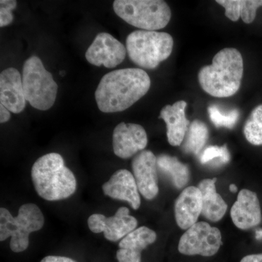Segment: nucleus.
Wrapping results in <instances>:
<instances>
[{
    "instance_id": "4468645a",
    "label": "nucleus",
    "mask_w": 262,
    "mask_h": 262,
    "mask_svg": "<svg viewBox=\"0 0 262 262\" xmlns=\"http://www.w3.org/2000/svg\"><path fill=\"white\" fill-rule=\"evenodd\" d=\"M234 225L241 229H249L261 222V211L257 194L248 189L239 192L230 211Z\"/></svg>"
},
{
    "instance_id": "aec40b11",
    "label": "nucleus",
    "mask_w": 262,
    "mask_h": 262,
    "mask_svg": "<svg viewBox=\"0 0 262 262\" xmlns=\"http://www.w3.org/2000/svg\"><path fill=\"white\" fill-rule=\"evenodd\" d=\"M157 165L163 173L170 177L173 185L178 189H182L189 182V168L176 157L160 155L157 158Z\"/></svg>"
},
{
    "instance_id": "5701e85b",
    "label": "nucleus",
    "mask_w": 262,
    "mask_h": 262,
    "mask_svg": "<svg viewBox=\"0 0 262 262\" xmlns=\"http://www.w3.org/2000/svg\"><path fill=\"white\" fill-rule=\"evenodd\" d=\"M208 111L211 122L216 127H224L231 129L238 121L239 113L237 110L222 112L218 106L212 105L208 107Z\"/></svg>"
},
{
    "instance_id": "f257e3e1",
    "label": "nucleus",
    "mask_w": 262,
    "mask_h": 262,
    "mask_svg": "<svg viewBox=\"0 0 262 262\" xmlns=\"http://www.w3.org/2000/svg\"><path fill=\"white\" fill-rule=\"evenodd\" d=\"M150 86L151 80L145 71L121 69L103 76L95 92V98L102 113H120L145 96Z\"/></svg>"
},
{
    "instance_id": "412c9836",
    "label": "nucleus",
    "mask_w": 262,
    "mask_h": 262,
    "mask_svg": "<svg viewBox=\"0 0 262 262\" xmlns=\"http://www.w3.org/2000/svg\"><path fill=\"white\" fill-rule=\"evenodd\" d=\"M208 129L204 122L194 120L191 123L183 149L187 154L198 155L206 145Z\"/></svg>"
},
{
    "instance_id": "f8f14e48",
    "label": "nucleus",
    "mask_w": 262,
    "mask_h": 262,
    "mask_svg": "<svg viewBox=\"0 0 262 262\" xmlns=\"http://www.w3.org/2000/svg\"><path fill=\"white\" fill-rule=\"evenodd\" d=\"M157 158L149 150H143L132 161L134 177L139 192L146 200H152L159 192Z\"/></svg>"
},
{
    "instance_id": "cd10ccee",
    "label": "nucleus",
    "mask_w": 262,
    "mask_h": 262,
    "mask_svg": "<svg viewBox=\"0 0 262 262\" xmlns=\"http://www.w3.org/2000/svg\"><path fill=\"white\" fill-rule=\"evenodd\" d=\"M40 262H77L72 258L61 256H48L41 260Z\"/></svg>"
},
{
    "instance_id": "a211bd4d",
    "label": "nucleus",
    "mask_w": 262,
    "mask_h": 262,
    "mask_svg": "<svg viewBox=\"0 0 262 262\" xmlns=\"http://www.w3.org/2000/svg\"><path fill=\"white\" fill-rule=\"evenodd\" d=\"M187 102L179 101L173 105L164 106L159 118L166 124L167 137L171 146H180L187 133L189 121L186 117Z\"/></svg>"
},
{
    "instance_id": "c85d7f7f",
    "label": "nucleus",
    "mask_w": 262,
    "mask_h": 262,
    "mask_svg": "<svg viewBox=\"0 0 262 262\" xmlns=\"http://www.w3.org/2000/svg\"><path fill=\"white\" fill-rule=\"evenodd\" d=\"M10 118V112L3 104H0V122L5 123L9 121Z\"/></svg>"
},
{
    "instance_id": "20e7f679",
    "label": "nucleus",
    "mask_w": 262,
    "mask_h": 262,
    "mask_svg": "<svg viewBox=\"0 0 262 262\" xmlns=\"http://www.w3.org/2000/svg\"><path fill=\"white\" fill-rule=\"evenodd\" d=\"M45 218L40 208L34 203L20 207L18 215L13 217L5 208H0V241L11 237L10 248L14 253H21L29 247V235L40 230Z\"/></svg>"
},
{
    "instance_id": "2eb2a0df",
    "label": "nucleus",
    "mask_w": 262,
    "mask_h": 262,
    "mask_svg": "<svg viewBox=\"0 0 262 262\" xmlns=\"http://www.w3.org/2000/svg\"><path fill=\"white\" fill-rule=\"evenodd\" d=\"M0 101L10 113H21L26 107L22 77L13 67L3 70L0 74Z\"/></svg>"
},
{
    "instance_id": "4be33fe9",
    "label": "nucleus",
    "mask_w": 262,
    "mask_h": 262,
    "mask_svg": "<svg viewBox=\"0 0 262 262\" xmlns=\"http://www.w3.org/2000/svg\"><path fill=\"white\" fill-rule=\"evenodd\" d=\"M246 140L255 146L262 145V104L253 108L245 123Z\"/></svg>"
},
{
    "instance_id": "39448f33",
    "label": "nucleus",
    "mask_w": 262,
    "mask_h": 262,
    "mask_svg": "<svg viewBox=\"0 0 262 262\" xmlns=\"http://www.w3.org/2000/svg\"><path fill=\"white\" fill-rule=\"evenodd\" d=\"M173 39L166 32L137 30L126 39V50L131 61L141 68L154 70L171 54Z\"/></svg>"
},
{
    "instance_id": "c756f323",
    "label": "nucleus",
    "mask_w": 262,
    "mask_h": 262,
    "mask_svg": "<svg viewBox=\"0 0 262 262\" xmlns=\"http://www.w3.org/2000/svg\"><path fill=\"white\" fill-rule=\"evenodd\" d=\"M241 262H262V253L248 255L243 258Z\"/></svg>"
},
{
    "instance_id": "6e6552de",
    "label": "nucleus",
    "mask_w": 262,
    "mask_h": 262,
    "mask_svg": "<svg viewBox=\"0 0 262 262\" xmlns=\"http://www.w3.org/2000/svg\"><path fill=\"white\" fill-rule=\"evenodd\" d=\"M220 229L206 222H196L187 229L179 243V251L187 256H212L222 246Z\"/></svg>"
},
{
    "instance_id": "6ab92c4d",
    "label": "nucleus",
    "mask_w": 262,
    "mask_h": 262,
    "mask_svg": "<svg viewBox=\"0 0 262 262\" xmlns=\"http://www.w3.org/2000/svg\"><path fill=\"white\" fill-rule=\"evenodd\" d=\"M215 182V178L206 179L198 185L202 195V215L213 222L222 220L227 210V203L216 192Z\"/></svg>"
},
{
    "instance_id": "f3484780",
    "label": "nucleus",
    "mask_w": 262,
    "mask_h": 262,
    "mask_svg": "<svg viewBox=\"0 0 262 262\" xmlns=\"http://www.w3.org/2000/svg\"><path fill=\"white\" fill-rule=\"evenodd\" d=\"M202 195L198 187H188L175 203V217L181 229H188L196 223L202 213Z\"/></svg>"
},
{
    "instance_id": "0eeeda50",
    "label": "nucleus",
    "mask_w": 262,
    "mask_h": 262,
    "mask_svg": "<svg viewBox=\"0 0 262 262\" xmlns=\"http://www.w3.org/2000/svg\"><path fill=\"white\" fill-rule=\"evenodd\" d=\"M22 83L26 99L32 107L46 111L53 106L58 84L37 56L30 57L24 63Z\"/></svg>"
},
{
    "instance_id": "dca6fc26",
    "label": "nucleus",
    "mask_w": 262,
    "mask_h": 262,
    "mask_svg": "<svg viewBox=\"0 0 262 262\" xmlns=\"http://www.w3.org/2000/svg\"><path fill=\"white\" fill-rule=\"evenodd\" d=\"M157 239V234L148 227H139L120 241L117 251L118 262H141V253Z\"/></svg>"
},
{
    "instance_id": "9d476101",
    "label": "nucleus",
    "mask_w": 262,
    "mask_h": 262,
    "mask_svg": "<svg viewBox=\"0 0 262 262\" xmlns=\"http://www.w3.org/2000/svg\"><path fill=\"white\" fill-rule=\"evenodd\" d=\"M127 50L122 42L106 32L98 34L85 53V58L91 64L113 69L122 63Z\"/></svg>"
},
{
    "instance_id": "bb28decb",
    "label": "nucleus",
    "mask_w": 262,
    "mask_h": 262,
    "mask_svg": "<svg viewBox=\"0 0 262 262\" xmlns=\"http://www.w3.org/2000/svg\"><path fill=\"white\" fill-rule=\"evenodd\" d=\"M216 3L225 9V15L232 21H237L241 18L239 0H217Z\"/></svg>"
},
{
    "instance_id": "ddd939ff",
    "label": "nucleus",
    "mask_w": 262,
    "mask_h": 262,
    "mask_svg": "<svg viewBox=\"0 0 262 262\" xmlns=\"http://www.w3.org/2000/svg\"><path fill=\"white\" fill-rule=\"evenodd\" d=\"M103 194L114 200L127 202L133 209H139L141 198L134 174L125 169H120L112 176L102 186Z\"/></svg>"
},
{
    "instance_id": "423d86ee",
    "label": "nucleus",
    "mask_w": 262,
    "mask_h": 262,
    "mask_svg": "<svg viewBox=\"0 0 262 262\" xmlns=\"http://www.w3.org/2000/svg\"><path fill=\"white\" fill-rule=\"evenodd\" d=\"M113 9L120 18L141 30H160L171 18L170 7L162 0H115Z\"/></svg>"
},
{
    "instance_id": "1a4fd4ad",
    "label": "nucleus",
    "mask_w": 262,
    "mask_h": 262,
    "mask_svg": "<svg viewBox=\"0 0 262 262\" xmlns=\"http://www.w3.org/2000/svg\"><path fill=\"white\" fill-rule=\"evenodd\" d=\"M88 225L94 233L103 232L105 238L111 242L121 241L135 230L138 221L130 215L126 207H121L113 216L106 217L101 213H94L89 217Z\"/></svg>"
},
{
    "instance_id": "f03ea898",
    "label": "nucleus",
    "mask_w": 262,
    "mask_h": 262,
    "mask_svg": "<svg viewBox=\"0 0 262 262\" xmlns=\"http://www.w3.org/2000/svg\"><path fill=\"white\" fill-rule=\"evenodd\" d=\"M244 76V59L238 50L224 48L213 57L212 64L205 66L198 80L207 94L216 98L230 97L239 91Z\"/></svg>"
},
{
    "instance_id": "a878e982",
    "label": "nucleus",
    "mask_w": 262,
    "mask_h": 262,
    "mask_svg": "<svg viewBox=\"0 0 262 262\" xmlns=\"http://www.w3.org/2000/svg\"><path fill=\"white\" fill-rule=\"evenodd\" d=\"M17 2L15 0H1L0 1V27L10 25L13 22L12 11L15 9Z\"/></svg>"
},
{
    "instance_id": "7c9ffc66",
    "label": "nucleus",
    "mask_w": 262,
    "mask_h": 262,
    "mask_svg": "<svg viewBox=\"0 0 262 262\" xmlns=\"http://www.w3.org/2000/svg\"><path fill=\"white\" fill-rule=\"evenodd\" d=\"M229 190H230L231 192H237V187H236L234 184H230V186H229Z\"/></svg>"
},
{
    "instance_id": "2f4dec72",
    "label": "nucleus",
    "mask_w": 262,
    "mask_h": 262,
    "mask_svg": "<svg viewBox=\"0 0 262 262\" xmlns=\"http://www.w3.org/2000/svg\"><path fill=\"white\" fill-rule=\"evenodd\" d=\"M256 237H257V238L262 237V230H261V232H257V236Z\"/></svg>"
},
{
    "instance_id": "7ed1b4c3",
    "label": "nucleus",
    "mask_w": 262,
    "mask_h": 262,
    "mask_svg": "<svg viewBox=\"0 0 262 262\" xmlns=\"http://www.w3.org/2000/svg\"><path fill=\"white\" fill-rule=\"evenodd\" d=\"M31 176L38 195L46 201L67 199L77 189L73 172L66 166L63 157L58 153H49L36 160Z\"/></svg>"
},
{
    "instance_id": "393cba45",
    "label": "nucleus",
    "mask_w": 262,
    "mask_h": 262,
    "mask_svg": "<svg viewBox=\"0 0 262 262\" xmlns=\"http://www.w3.org/2000/svg\"><path fill=\"white\" fill-rule=\"evenodd\" d=\"M241 17L244 23L251 24L256 18L258 8L262 7V0H239Z\"/></svg>"
},
{
    "instance_id": "b1692460",
    "label": "nucleus",
    "mask_w": 262,
    "mask_h": 262,
    "mask_svg": "<svg viewBox=\"0 0 262 262\" xmlns=\"http://www.w3.org/2000/svg\"><path fill=\"white\" fill-rule=\"evenodd\" d=\"M230 160V154L227 146H210L207 147L202 153L201 163L222 165L228 163Z\"/></svg>"
},
{
    "instance_id": "9b49d317",
    "label": "nucleus",
    "mask_w": 262,
    "mask_h": 262,
    "mask_svg": "<svg viewBox=\"0 0 262 262\" xmlns=\"http://www.w3.org/2000/svg\"><path fill=\"white\" fill-rule=\"evenodd\" d=\"M147 144L145 129L139 124L121 122L114 129L113 151L118 158L128 159L145 149Z\"/></svg>"
}]
</instances>
